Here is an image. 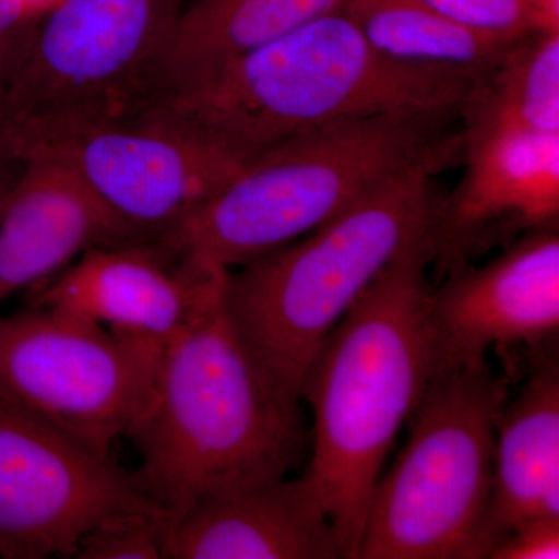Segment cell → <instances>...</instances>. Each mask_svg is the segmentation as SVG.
Returning a JSON list of instances; mask_svg holds the SVG:
<instances>
[{
	"label": "cell",
	"mask_w": 559,
	"mask_h": 559,
	"mask_svg": "<svg viewBox=\"0 0 559 559\" xmlns=\"http://www.w3.org/2000/svg\"><path fill=\"white\" fill-rule=\"evenodd\" d=\"M22 164L20 160H11L9 157H0V210L5 202L7 194L20 173Z\"/></svg>",
	"instance_id": "25"
},
{
	"label": "cell",
	"mask_w": 559,
	"mask_h": 559,
	"mask_svg": "<svg viewBox=\"0 0 559 559\" xmlns=\"http://www.w3.org/2000/svg\"><path fill=\"white\" fill-rule=\"evenodd\" d=\"M433 370L487 362L491 348L525 345L546 355L559 331V234L533 231L480 267L452 272L430 288Z\"/></svg>",
	"instance_id": "12"
},
{
	"label": "cell",
	"mask_w": 559,
	"mask_h": 559,
	"mask_svg": "<svg viewBox=\"0 0 559 559\" xmlns=\"http://www.w3.org/2000/svg\"><path fill=\"white\" fill-rule=\"evenodd\" d=\"M142 510L159 509L110 455L0 401V558H73L95 525Z\"/></svg>",
	"instance_id": "9"
},
{
	"label": "cell",
	"mask_w": 559,
	"mask_h": 559,
	"mask_svg": "<svg viewBox=\"0 0 559 559\" xmlns=\"http://www.w3.org/2000/svg\"><path fill=\"white\" fill-rule=\"evenodd\" d=\"M21 162L0 210V304L53 278L84 250L130 242L72 173L46 159Z\"/></svg>",
	"instance_id": "15"
},
{
	"label": "cell",
	"mask_w": 559,
	"mask_h": 559,
	"mask_svg": "<svg viewBox=\"0 0 559 559\" xmlns=\"http://www.w3.org/2000/svg\"><path fill=\"white\" fill-rule=\"evenodd\" d=\"M300 404L246 347L221 301L160 352L127 436L140 491L173 516L210 496L286 479L308 441Z\"/></svg>",
	"instance_id": "2"
},
{
	"label": "cell",
	"mask_w": 559,
	"mask_h": 559,
	"mask_svg": "<svg viewBox=\"0 0 559 559\" xmlns=\"http://www.w3.org/2000/svg\"><path fill=\"white\" fill-rule=\"evenodd\" d=\"M347 0H187L150 81V103L341 10ZM135 114V116H138Z\"/></svg>",
	"instance_id": "17"
},
{
	"label": "cell",
	"mask_w": 559,
	"mask_h": 559,
	"mask_svg": "<svg viewBox=\"0 0 559 559\" xmlns=\"http://www.w3.org/2000/svg\"><path fill=\"white\" fill-rule=\"evenodd\" d=\"M227 274L198 266L157 240L95 246L49 280L33 307L164 349L219 307Z\"/></svg>",
	"instance_id": "11"
},
{
	"label": "cell",
	"mask_w": 559,
	"mask_h": 559,
	"mask_svg": "<svg viewBox=\"0 0 559 559\" xmlns=\"http://www.w3.org/2000/svg\"><path fill=\"white\" fill-rule=\"evenodd\" d=\"M465 173L437 209L430 253L439 274L509 238L557 229L559 132L463 128Z\"/></svg>",
	"instance_id": "13"
},
{
	"label": "cell",
	"mask_w": 559,
	"mask_h": 559,
	"mask_svg": "<svg viewBox=\"0 0 559 559\" xmlns=\"http://www.w3.org/2000/svg\"><path fill=\"white\" fill-rule=\"evenodd\" d=\"M530 31L539 35H559V0H524Z\"/></svg>",
	"instance_id": "23"
},
{
	"label": "cell",
	"mask_w": 559,
	"mask_h": 559,
	"mask_svg": "<svg viewBox=\"0 0 559 559\" xmlns=\"http://www.w3.org/2000/svg\"><path fill=\"white\" fill-rule=\"evenodd\" d=\"M474 79L388 60L337 10L150 103L130 121L248 165L289 140L345 121L459 114Z\"/></svg>",
	"instance_id": "1"
},
{
	"label": "cell",
	"mask_w": 559,
	"mask_h": 559,
	"mask_svg": "<svg viewBox=\"0 0 559 559\" xmlns=\"http://www.w3.org/2000/svg\"><path fill=\"white\" fill-rule=\"evenodd\" d=\"M459 114L463 128L559 132V35L518 39L474 79Z\"/></svg>",
	"instance_id": "19"
},
{
	"label": "cell",
	"mask_w": 559,
	"mask_h": 559,
	"mask_svg": "<svg viewBox=\"0 0 559 559\" xmlns=\"http://www.w3.org/2000/svg\"><path fill=\"white\" fill-rule=\"evenodd\" d=\"M187 0H62L28 38L0 94V157L130 120Z\"/></svg>",
	"instance_id": "7"
},
{
	"label": "cell",
	"mask_w": 559,
	"mask_h": 559,
	"mask_svg": "<svg viewBox=\"0 0 559 559\" xmlns=\"http://www.w3.org/2000/svg\"><path fill=\"white\" fill-rule=\"evenodd\" d=\"M454 112L382 114L283 143L246 165L159 241L202 267L231 271L299 240L419 162L450 157Z\"/></svg>",
	"instance_id": "5"
},
{
	"label": "cell",
	"mask_w": 559,
	"mask_h": 559,
	"mask_svg": "<svg viewBox=\"0 0 559 559\" xmlns=\"http://www.w3.org/2000/svg\"><path fill=\"white\" fill-rule=\"evenodd\" d=\"M538 520H559V369L557 356L544 355L500 412L488 520L491 551L514 530Z\"/></svg>",
	"instance_id": "16"
},
{
	"label": "cell",
	"mask_w": 559,
	"mask_h": 559,
	"mask_svg": "<svg viewBox=\"0 0 559 559\" xmlns=\"http://www.w3.org/2000/svg\"><path fill=\"white\" fill-rule=\"evenodd\" d=\"M444 16L485 35L521 39L530 35L524 0H425Z\"/></svg>",
	"instance_id": "21"
},
{
	"label": "cell",
	"mask_w": 559,
	"mask_h": 559,
	"mask_svg": "<svg viewBox=\"0 0 559 559\" xmlns=\"http://www.w3.org/2000/svg\"><path fill=\"white\" fill-rule=\"evenodd\" d=\"M167 514L159 510L116 514L80 540L75 559H164Z\"/></svg>",
	"instance_id": "20"
},
{
	"label": "cell",
	"mask_w": 559,
	"mask_h": 559,
	"mask_svg": "<svg viewBox=\"0 0 559 559\" xmlns=\"http://www.w3.org/2000/svg\"><path fill=\"white\" fill-rule=\"evenodd\" d=\"M31 20L22 0H0V40Z\"/></svg>",
	"instance_id": "24"
},
{
	"label": "cell",
	"mask_w": 559,
	"mask_h": 559,
	"mask_svg": "<svg viewBox=\"0 0 559 559\" xmlns=\"http://www.w3.org/2000/svg\"><path fill=\"white\" fill-rule=\"evenodd\" d=\"M160 352L32 305L0 316V401L110 455L148 399Z\"/></svg>",
	"instance_id": "8"
},
{
	"label": "cell",
	"mask_w": 559,
	"mask_h": 559,
	"mask_svg": "<svg viewBox=\"0 0 559 559\" xmlns=\"http://www.w3.org/2000/svg\"><path fill=\"white\" fill-rule=\"evenodd\" d=\"M447 160L404 168L318 229L227 274V319L290 395L300 400L323 342L382 272L430 242L433 176Z\"/></svg>",
	"instance_id": "4"
},
{
	"label": "cell",
	"mask_w": 559,
	"mask_h": 559,
	"mask_svg": "<svg viewBox=\"0 0 559 559\" xmlns=\"http://www.w3.org/2000/svg\"><path fill=\"white\" fill-rule=\"evenodd\" d=\"M430 242L411 250L334 326L301 385L312 426L299 479L356 559L374 485L433 370Z\"/></svg>",
	"instance_id": "3"
},
{
	"label": "cell",
	"mask_w": 559,
	"mask_h": 559,
	"mask_svg": "<svg viewBox=\"0 0 559 559\" xmlns=\"http://www.w3.org/2000/svg\"><path fill=\"white\" fill-rule=\"evenodd\" d=\"M341 10L378 53L415 68L460 70L477 76L518 40L465 27L425 0H347Z\"/></svg>",
	"instance_id": "18"
},
{
	"label": "cell",
	"mask_w": 559,
	"mask_h": 559,
	"mask_svg": "<svg viewBox=\"0 0 559 559\" xmlns=\"http://www.w3.org/2000/svg\"><path fill=\"white\" fill-rule=\"evenodd\" d=\"M559 520H538L514 530L488 559H558Z\"/></svg>",
	"instance_id": "22"
},
{
	"label": "cell",
	"mask_w": 559,
	"mask_h": 559,
	"mask_svg": "<svg viewBox=\"0 0 559 559\" xmlns=\"http://www.w3.org/2000/svg\"><path fill=\"white\" fill-rule=\"evenodd\" d=\"M509 378L488 362L433 373L409 439L374 485L356 559L489 557L496 428Z\"/></svg>",
	"instance_id": "6"
},
{
	"label": "cell",
	"mask_w": 559,
	"mask_h": 559,
	"mask_svg": "<svg viewBox=\"0 0 559 559\" xmlns=\"http://www.w3.org/2000/svg\"><path fill=\"white\" fill-rule=\"evenodd\" d=\"M22 2H24L31 17H36L49 13L55 7L60 5L62 0H22Z\"/></svg>",
	"instance_id": "26"
},
{
	"label": "cell",
	"mask_w": 559,
	"mask_h": 559,
	"mask_svg": "<svg viewBox=\"0 0 559 559\" xmlns=\"http://www.w3.org/2000/svg\"><path fill=\"white\" fill-rule=\"evenodd\" d=\"M164 559H344L299 477L210 496L167 516Z\"/></svg>",
	"instance_id": "14"
},
{
	"label": "cell",
	"mask_w": 559,
	"mask_h": 559,
	"mask_svg": "<svg viewBox=\"0 0 559 559\" xmlns=\"http://www.w3.org/2000/svg\"><path fill=\"white\" fill-rule=\"evenodd\" d=\"M60 165L94 194L130 242L156 241L246 167L175 132L116 121L38 143L16 160Z\"/></svg>",
	"instance_id": "10"
}]
</instances>
